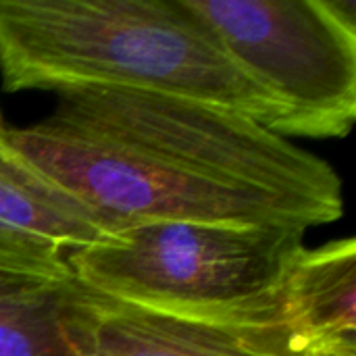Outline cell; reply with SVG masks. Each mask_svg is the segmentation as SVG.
Instances as JSON below:
<instances>
[{
    "label": "cell",
    "instance_id": "obj_9",
    "mask_svg": "<svg viewBox=\"0 0 356 356\" xmlns=\"http://www.w3.org/2000/svg\"><path fill=\"white\" fill-rule=\"evenodd\" d=\"M73 277L65 261H35L0 254V298L25 294Z\"/></svg>",
    "mask_w": 356,
    "mask_h": 356
},
{
    "label": "cell",
    "instance_id": "obj_4",
    "mask_svg": "<svg viewBox=\"0 0 356 356\" xmlns=\"http://www.w3.org/2000/svg\"><path fill=\"white\" fill-rule=\"evenodd\" d=\"M280 106L277 136L344 138L356 119V0H188Z\"/></svg>",
    "mask_w": 356,
    "mask_h": 356
},
{
    "label": "cell",
    "instance_id": "obj_2",
    "mask_svg": "<svg viewBox=\"0 0 356 356\" xmlns=\"http://www.w3.org/2000/svg\"><path fill=\"white\" fill-rule=\"evenodd\" d=\"M0 81L6 92L152 90L280 125L277 102L188 0H0Z\"/></svg>",
    "mask_w": 356,
    "mask_h": 356
},
{
    "label": "cell",
    "instance_id": "obj_5",
    "mask_svg": "<svg viewBox=\"0 0 356 356\" xmlns=\"http://www.w3.org/2000/svg\"><path fill=\"white\" fill-rule=\"evenodd\" d=\"M67 323L79 356H313L286 307L248 319H194L102 296L75 277Z\"/></svg>",
    "mask_w": 356,
    "mask_h": 356
},
{
    "label": "cell",
    "instance_id": "obj_8",
    "mask_svg": "<svg viewBox=\"0 0 356 356\" xmlns=\"http://www.w3.org/2000/svg\"><path fill=\"white\" fill-rule=\"evenodd\" d=\"M71 284L0 298V356H79L67 323Z\"/></svg>",
    "mask_w": 356,
    "mask_h": 356
},
{
    "label": "cell",
    "instance_id": "obj_1",
    "mask_svg": "<svg viewBox=\"0 0 356 356\" xmlns=\"http://www.w3.org/2000/svg\"><path fill=\"white\" fill-rule=\"evenodd\" d=\"M54 94L6 138L106 236L156 221L307 232L344 215L332 165L246 115L134 88Z\"/></svg>",
    "mask_w": 356,
    "mask_h": 356
},
{
    "label": "cell",
    "instance_id": "obj_3",
    "mask_svg": "<svg viewBox=\"0 0 356 356\" xmlns=\"http://www.w3.org/2000/svg\"><path fill=\"white\" fill-rule=\"evenodd\" d=\"M302 229L156 221L69 252L86 288L148 311L248 319L284 309Z\"/></svg>",
    "mask_w": 356,
    "mask_h": 356
},
{
    "label": "cell",
    "instance_id": "obj_6",
    "mask_svg": "<svg viewBox=\"0 0 356 356\" xmlns=\"http://www.w3.org/2000/svg\"><path fill=\"white\" fill-rule=\"evenodd\" d=\"M6 129L0 113V254L65 261L77 248L111 240L77 202L15 152Z\"/></svg>",
    "mask_w": 356,
    "mask_h": 356
},
{
    "label": "cell",
    "instance_id": "obj_7",
    "mask_svg": "<svg viewBox=\"0 0 356 356\" xmlns=\"http://www.w3.org/2000/svg\"><path fill=\"white\" fill-rule=\"evenodd\" d=\"M286 315L313 356H356V242L302 250L284 288Z\"/></svg>",
    "mask_w": 356,
    "mask_h": 356
}]
</instances>
